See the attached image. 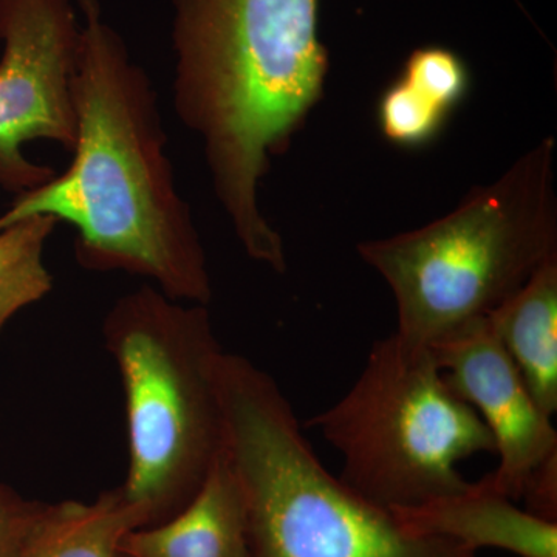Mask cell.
Here are the masks:
<instances>
[{"label": "cell", "mask_w": 557, "mask_h": 557, "mask_svg": "<svg viewBox=\"0 0 557 557\" xmlns=\"http://www.w3.org/2000/svg\"><path fill=\"white\" fill-rule=\"evenodd\" d=\"M76 3L84 24L73 81L72 163L17 194L0 215V231L49 215L75 230L84 270L145 277L171 299L208 306L207 252L175 182L156 87L102 21L98 0Z\"/></svg>", "instance_id": "cell-1"}, {"label": "cell", "mask_w": 557, "mask_h": 557, "mask_svg": "<svg viewBox=\"0 0 557 557\" xmlns=\"http://www.w3.org/2000/svg\"><path fill=\"white\" fill-rule=\"evenodd\" d=\"M171 2L175 115L199 137L248 258L284 273V242L260 209L259 186L324 90L319 0Z\"/></svg>", "instance_id": "cell-2"}, {"label": "cell", "mask_w": 557, "mask_h": 557, "mask_svg": "<svg viewBox=\"0 0 557 557\" xmlns=\"http://www.w3.org/2000/svg\"><path fill=\"white\" fill-rule=\"evenodd\" d=\"M223 456L247 512L249 557H479L424 536L319 460L276 380L242 355L220 364Z\"/></svg>", "instance_id": "cell-3"}, {"label": "cell", "mask_w": 557, "mask_h": 557, "mask_svg": "<svg viewBox=\"0 0 557 557\" xmlns=\"http://www.w3.org/2000/svg\"><path fill=\"white\" fill-rule=\"evenodd\" d=\"M555 149L542 139L445 218L359 245L394 293L403 343L429 347L487 317L557 256Z\"/></svg>", "instance_id": "cell-4"}, {"label": "cell", "mask_w": 557, "mask_h": 557, "mask_svg": "<svg viewBox=\"0 0 557 557\" xmlns=\"http://www.w3.org/2000/svg\"><path fill=\"white\" fill-rule=\"evenodd\" d=\"M102 339L119 369L127 434L121 493L145 520L163 522L196 496L223 449V350L207 306L153 285L115 300Z\"/></svg>", "instance_id": "cell-5"}, {"label": "cell", "mask_w": 557, "mask_h": 557, "mask_svg": "<svg viewBox=\"0 0 557 557\" xmlns=\"http://www.w3.org/2000/svg\"><path fill=\"white\" fill-rule=\"evenodd\" d=\"M341 456V479L373 504L410 508L467 490L458 463L496 454L482 418L450 388L429 347L373 344L361 375L309 421Z\"/></svg>", "instance_id": "cell-6"}, {"label": "cell", "mask_w": 557, "mask_h": 557, "mask_svg": "<svg viewBox=\"0 0 557 557\" xmlns=\"http://www.w3.org/2000/svg\"><path fill=\"white\" fill-rule=\"evenodd\" d=\"M79 36L73 0H0V188L7 193H27L57 174L28 160L25 143L75 149Z\"/></svg>", "instance_id": "cell-7"}, {"label": "cell", "mask_w": 557, "mask_h": 557, "mask_svg": "<svg viewBox=\"0 0 557 557\" xmlns=\"http://www.w3.org/2000/svg\"><path fill=\"white\" fill-rule=\"evenodd\" d=\"M429 348L450 388L493 435L498 467L486 482L520 502L531 471L557 450L553 417L531 395L487 317L460 325Z\"/></svg>", "instance_id": "cell-8"}, {"label": "cell", "mask_w": 557, "mask_h": 557, "mask_svg": "<svg viewBox=\"0 0 557 557\" xmlns=\"http://www.w3.org/2000/svg\"><path fill=\"white\" fill-rule=\"evenodd\" d=\"M391 511L416 533L446 539L472 552L494 548L518 557H557V522L519 508L485 478L460 493Z\"/></svg>", "instance_id": "cell-9"}, {"label": "cell", "mask_w": 557, "mask_h": 557, "mask_svg": "<svg viewBox=\"0 0 557 557\" xmlns=\"http://www.w3.org/2000/svg\"><path fill=\"white\" fill-rule=\"evenodd\" d=\"M121 555L249 557L244 497L223 449L196 496L170 519L132 530Z\"/></svg>", "instance_id": "cell-10"}, {"label": "cell", "mask_w": 557, "mask_h": 557, "mask_svg": "<svg viewBox=\"0 0 557 557\" xmlns=\"http://www.w3.org/2000/svg\"><path fill=\"white\" fill-rule=\"evenodd\" d=\"M502 347L549 417L557 412V256L487 314Z\"/></svg>", "instance_id": "cell-11"}, {"label": "cell", "mask_w": 557, "mask_h": 557, "mask_svg": "<svg viewBox=\"0 0 557 557\" xmlns=\"http://www.w3.org/2000/svg\"><path fill=\"white\" fill-rule=\"evenodd\" d=\"M141 527L145 520L120 486L89 504H49L24 557H123L124 537Z\"/></svg>", "instance_id": "cell-12"}, {"label": "cell", "mask_w": 557, "mask_h": 557, "mask_svg": "<svg viewBox=\"0 0 557 557\" xmlns=\"http://www.w3.org/2000/svg\"><path fill=\"white\" fill-rule=\"evenodd\" d=\"M57 226L53 218L35 215L0 231V332L53 288L46 247Z\"/></svg>", "instance_id": "cell-13"}, {"label": "cell", "mask_w": 557, "mask_h": 557, "mask_svg": "<svg viewBox=\"0 0 557 557\" xmlns=\"http://www.w3.org/2000/svg\"><path fill=\"white\" fill-rule=\"evenodd\" d=\"M448 115L401 78L388 87L379 104L381 132L405 148H418L437 137Z\"/></svg>", "instance_id": "cell-14"}, {"label": "cell", "mask_w": 557, "mask_h": 557, "mask_svg": "<svg viewBox=\"0 0 557 557\" xmlns=\"http://www.w3.org/2000/svg\"><path fill=\"white\" fill-rule=\"evenodd\" d=\"M399 78L448 113L463 100L469 86L467 65L445 47L412 51Z\"/></svg>", "instance_id": "cell-15"}, {"label": "cell", "mask_w": 557, "mask_h": 557, "mask_svg": "<svg viewBox=\"0 0 557 557\" xmlns=\"http://www.w3.org/2000/svg\"><path fill=\"white\" fill-rule=\"evenodd\" d=\"M47 507L0 483V557H24Z\"/></svg>", "instance_id": "cell-16"}, {"label": "cell", "mask_w": 557, "mask_h": 557, "mask_svg": "<svg viewBox=\"0 0 557 557\" xmlns=\"http://www.w3.org/2000/svg\"><path fill=\"white\" fill-rule=\"evenodd\" d=\"M520 500L531 515L557 522V450L531 471Z\"/></svg>", "instance_id": "cell-17"}, {"label": "cell", "mask_w": 557, "mask_h": 557, "mask_svg": "<svg viewBox=\"0 0 557 557\" xmlns=\"http://www.w3.org/2000/svg\"><path fill=\"white\" fill-rule=\"evenodd\" d=\"M124 557V556H123Z\"/></svg>", "instance_id": "cell-18"}]
</instances>
